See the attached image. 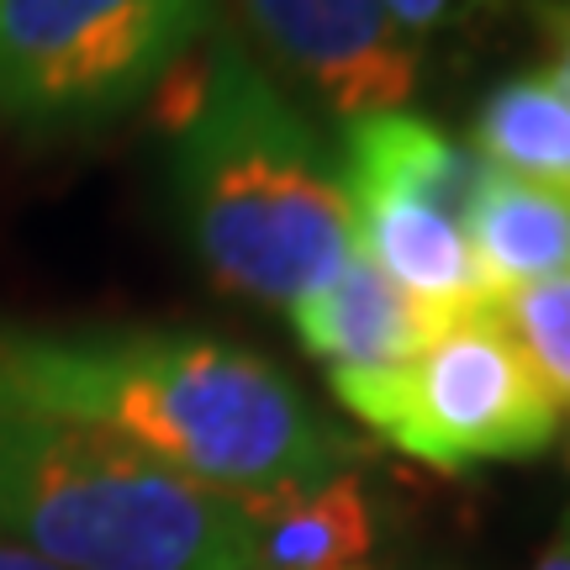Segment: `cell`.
Masks as SVG:
<instances>
[{
    "label": "cell",
    "instance_id": "cell-4",
    "mask_svg": "<svg viewBox=\"0 0 570 570\" xmlns=\"http://www.w3.org/2000/svg\"><path fill=\"white\" fill-rule=\"evenodd\" d=\"M327 386L375 439L444 475L529 460L560 433V402L491 306L449 317L412 365L327 375Z\"/></svg>",
    "mask_w": 570,
    "mask_h": 570
},
{
    "label": "cell",
    "instance_id": "cell-12",
    "mask_svg": "<svg viewBox=\"0 0 570 570\" xmlns=\"http://www.w3.org/2000/svg\"><path fill=\"white\" fill-rule=\"evenodd\" d=\"M470 148L512 180L570 196V75L554 63L502 80L475 111Z\"/></svg>",
    "mask_w": 570,
    "mask_h": 570
},
{
    "label": "cell",
    "instance_id": "cell-17",
    "mask_svg": "<svg viewBox=\"0 0 570 570\" xmlns=\"http://www.w3.org/2000/svg\"><path fill=\"white\" fill-rule=\"evenodd\" d=\"M533 570H570V512H566V523H560V533H554V544L544 550V560Z\"/></svg>",
    "mask_w": 570,
    "mask_h": 570
},
{
    "label": "cell",
    "instance_id": "cell-2",
    "mask_svg": "<svg viewBox=\"0 0 570 570\" xmlns=\"http://www.w3.org/2000/svg\"><path fill=\"white\" fill-rule=\"evenodd\" d=\"M169 185L206 275L248 302L296 306L354 259V212L327 142L233 32L159 80Z\"/></svg>",
    "mask_w": 570,
    "mask_h": 570
},
{
    "label": "cell",
    "instance_id": "cell-9",
    "mask_svg": "<svg viewBox=\"0 0 570 570\" xmlns=\"http://www.w3.org/2000/svg\"><path fill=\"white\" fill-rule=\"evenodd\" d=\"M344 190H381V196H412L460 217L470 227V206L487 185L491 164L454 142L439 122L412 117V111H370L344 122Z\"/></svg>",
    "mask_w": 570,
    "mask_h": 570
},
{
    "label": "cell",
    "instance_id": "cell-7",
    "mask_svg": "<svg viewBox=\"0 0 570 570\" xmlns=\"http://www.w3.org/2000/svg\"><path fill=\"white\" fill-rule=\"evenodd\" d=\"M449 312H433L386 281L365 254H354L327 285L291 306V327L327 375H375L402 370L444 333Z\"/></svg>",
    "mask_w": 570,
    "mask_h": 570
},
{
    "label": "cell",
    "instance_id": "cell-3",
    "mask_svg": "<svg viewBox=\"0 0 570 570\" xmlns=\"http://www.w3.org/2000/svg\"><path fill=\"white\" fill-rule=\"evenodd\" d=\"M0 533L59 570H259L244 497L17 402H0Z\"/></svg>",
    "mask_w": 570,
    "mask_h": 570
},
{
    "label": "cell",
    "instance_id": "cell-15",
    "mask_svg": "<svg viewBox=\"0 0 570 570\" xmlns=\"http://www.w3.org/2000/svg\"><path fill=\"white\" fill-rule=\"evenodd\" d=\"M539 21H544V32H550L554 53H560V69L570 75V0H544V6H539Z\"/></svg>",
    "mask_w": 570,
    "mask_h": 570
},
{
    "label": "cell",
    "instance_id": "cell-5",
    "mask_svg": "<svg viewBox=\"0 0 570 570\" xmlns=\"http://www.w3.org/2000/svg\"><path fill=\"white\" fill-rule=\"evenodd\" d=\"M217 0H0V117L32 132L138 106L202 42Z\"/></svg>",
    "mask_w": 570,
    "mask_h": 570
},
{
    "label": "cell",
    "instance_id": "cell-13",
    "mask_svg": "<svg viewBox=\"0 0 570 570\" xmlns=\"http://www.w3.org/2000/svg\"><path fill=\"white\" fill-rule=\"evenodd\" d=\"M491 312L502 317L508 338L533 365V375L544 381V391L566 407L570 402V275L508 291V296L491 302Z\"/></svg>",
    "mask_w": 570,
    "mask_h": 570
},
{
    "label": "cell",
    "instance_id": "cell-1",
    "mask_svg": "<svg viewBox=\"0 0 570 570\" xmlns=\"http://www.w3.org/2000/svg\"><path fill=\"white\" fill-rule=\"evenodd\" d=\"M0 402L106 428L227 497L323 487L365 454L265 354L185 327L0 323Z\"/></svg>",
    "mask_w": 570,
    "mask_h": 570
},
{
    "label": "cell",
    "instance_id": "cell-10",
    "mask_svg": "<svg viewBox=\"0 0 570 570\" xmlns=\"http://www.w3.org/2000/svg\"><path fill=\"white\" fill-rule=\"evenodd\" d=\"M259 570H354L375 544L360 470H344L323 487H275L244 497Z\"/></svg>",
    "mask_w": 570,
    "mask_h": 570
},
{
    "label": "cell",
    "instance_id": "cell-8",
    "mask_svg": "<svg viewBox=\"0 0 570 570\" xmlns=\"http://www.w3.org/2000/svg\"><path fill=\"white\" fill-rule=\"evenodd\" d=\"M348 212H354V254H365L407 296L449 317L491 306L475 248H470V227L460 217L412 196H381V190L348 196Z\"/></svg>",
    "mask_w": 570,
    "mask_h": 570
},
{
    "label": "cell",
    "instance_id": "cell-6",
    "mask_svg": "<svg viewBox=\"0 0 570 570\" xmlns=\"http://www.w3.org/2000/svg\"><path fill=\"white\" fill-rule=\"evenodd\" d=\"M254 48L338 122L402 111L417 90V42L381 0H238Z\"/></svg>",
    "mask_w": 570,
    "mask_h": 570
},
{
    "label": "cell",
    "instance_id": "cell-14",
    "mask_svg": "<svg viewBox=\"0 0 570 570\" xmlns=\"http://www.w3.org/2000/svg\"><path fill=\"white\" fill-rule=\"evenodd\" d=\"M381 6H386V17L417 42V38L444 32V27H465V21L487 17L502 0H381Z\"/></svg>",
    "mask_w": 570,
    "mask_h": 570
},
{
    "label": "cell",
    "instance_id": "cell-11",
    "mask_svg": "<svg viewBox=\"0 0 570 570\" xmlns=\"http://www.w3.org/2000/svg\"><path fill=\"white\" fill-rule=\"evenodd\" d=\"M470 248L491 302L570 275V196L491 169L470 206Z\"/></svg>",
    "mask_w": 570,
    "mask_h": 570
},
{
    "label": "cell",
    "instance_id": "cell-16",
    "mask_svg": "<svg viewBox=\"0 0 570 570\" xmlns=\"http://www.w3.org/2000/svg\"><path fill=\"white\" fill-rule=\"evenodd\" d=\"M0 570H59V566H48L42 554L21 550L17 539H6V533H0Z\"/></svg>",
    "mask_w": 570,
    "mask_h": 570
}]
</instances>
